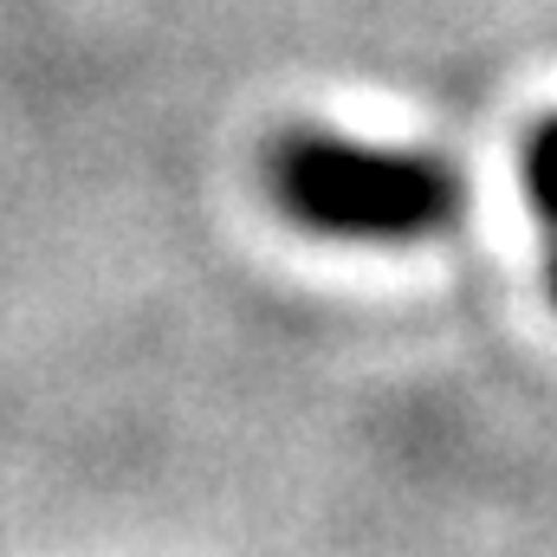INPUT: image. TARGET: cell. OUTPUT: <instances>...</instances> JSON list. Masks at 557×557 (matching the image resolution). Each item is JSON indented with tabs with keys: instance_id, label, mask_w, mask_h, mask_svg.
Here are the masks:
<instances>
[{
	"instance_id": "1",
	"label": "cell",
	"mask_w": 557,
	"mask_h": 557,
	"mask_svg": "<svg viewBox=\"0 0 557 557\" xmlns=\"http://www.w3.org/2000/svg\"><path fill=\"white\" fill-rule=\"evenodd\" d=\"M267 188L298 227L331 240H421V234H441L467 201L460 175L441 156L376 149L331 131L278 137Z\"/></svg>"
},
{
	"instance_id": "2",
	"label": "cell",
	"mask_w": 557,
	"mask_h": 557,
	"mask_svg": "<svg viewBox=\"0 0 557 557\" xmlns=\"http://www.w3.org/2000/svg\"><path fill=\"white\" fill-rule=\"evenodd\" d=\"M519 175H525V201H532V214L545 221V240H557V117H545V124L525 137Z\"/></svg>"
},
{
	"instance_id": "3",
	"label": "cell",
	"mask_w": 557,
	"mask_h": 557,
	"mask_svg": "<svg viewBox=\"0 0 557 557\" xmlns=\"http://www.w3.org/2000/svg\"><path fill=\"white\" fill-rule=\"evenodd\" d=\"M545 278H552V298H557V240L545 247Z\"/></svg>"
}]
</instances>
